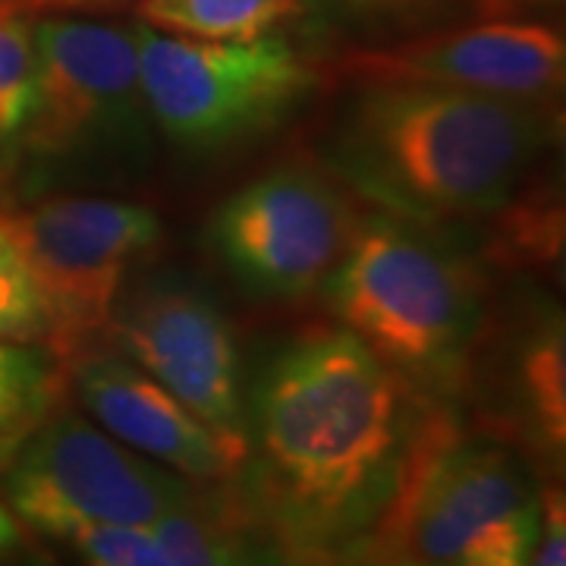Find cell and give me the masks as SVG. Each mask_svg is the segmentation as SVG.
I'll return each instance as SVG.
<instances>
[{"label": "cell", "mask_w": 566, "mask_h": 566, "mask_svg": "<svg viewBox=\"0 0 566 566\" xmlns=\"http://www.w3.org/2000/svg\"><path fill=\"white\" fill-rule=\"evenodd\" d=\"M3 223L35 274L51 315L48 349L61 363L107 337L126 274L164 243L148 205L104 196H51Z\"/></svg>", "instance_id": "7"}, {"label": "cell", "mask_w": 566, "mask_h": 566, "mask_svg": "<svg viewBox=\"0 0 566 566\" xmlns=\"http://www.w3.org/2000/svg\"><path fill=\"white\" fill-rule=\"evenodd\" d=\"M66 371L41 344L0 340V472L63 403Z\"/></svg>", "instance_id": "13"}, {"label": "cell", "mask_w": 566, "mask_h": 566, "mask_svg": "<svg viewBox=\"0 0 566 566\" xmlns=\"http://www.w3.org/2000/svg\"><path fill=\"white\" fill-rule=\"evenodd\" d=\"M155 532L161 535L177 566H252L245 542L227 526L218 510L196 497L186 510L170 513Z\"/></svg>", "instance_id": "16"}, {"label": "cell", "mask_w": 566, "mask_h": 566, "mask_svg": "<svg viewBox=\"0 0 566 566\" xmlns=\"http://www.w3.org/2000/svg\"><path fill=\"white\" fill-rule=\"evenodd\" d=\"M151 123L189 151H218L274 129L318 88V70L283 35L202 41L136 22Z\"/></svg>", "instance_id": "4"}, {"label": "cell", "mask_w": 566, "mask_h": 566, "mask_svg": "<svg viewBox=\"0 0 566 566\" xmlns=\"http://www.w3.org/2000/svg\"><path fill=\"white\" fill-rule=\"evenodd\" d=\"M538 523L542 494L501 447L441 450L409 497V545L422 566H528Z\"/></svg>", "instance_id": "10"}, {"label": "cell", "mask_w": 566, "mask_h": 566, "mask_svg": "<svg viewBox=\"0 0 566 566\" xmlns=\"http://www.w3.org/2000/svg\"><path fill=\"white\" fill-rule=\"evenodd\" d=\"M340 73L356 85L419 82L488 98L554 104V95L564 92L566 41L542 22H475L387 48L349 51Z\"/></svg>", "instance_id": "11"}, {"label": "cell", "mask_w": 566, "mask_h": 566, "mask_svg": "<svg viewBox=\"0 0 566 566\" xmlns=\"http://www.w3.org/2000/svg\"><path fill=\"white\" fill-rule=\"evenodd\" d=\"M305 0H139L145 25L202 41H252L296 20Z\"/></svg>", "instance_id": "14"}, {"label": "cell", "mask_w": 566, "mask_h": 566, "mask_svg": "<svg viewBox=\"0 0 566 566\" xmlns=\"http://www.w3.org/2000/svg\"><path fill=\"white\" fill-rule=\"evenodd\" d=\"M0 3H3V0H0Z\"/></svg>", "instance_id": "26"}, {"label": "cell", "mask_w": 566, "mask_h": 566, "mask_svg": "<svg viewBox=\"0 0 566 566\" xmlns=\"http://www.w3.org/2000/svg\"><path fill=\"white\" fill-rule=\"evenodd\" d=\"M0 479L13 520L61 542L82 526L155 528L199 497L192 482L63 406L39 424Z\"/></svg>", "instance_id": "5"}, {"label": "cell", "mask_w": 566, "mask_h": 566, "mask_svg": "<svg viewBox=\"0 0 566 566\" xmlns=\"http://www.w3.org/2000/svg\"><path fill=\"white\" fill-rule=\"evenodd\" d=\"M63 371L102 431L186 482L218 485L243 469L208 424L120 353L85 346L63 363Z\"/></svg>", "instance_id": "12"}, {"label": "cell", "mask_w": 566, "mask_h": 566, "mask_svg": "<svg viewBox=\"0 0 566 566\" xmlns=\"http://www.w3.org/2000/svg\"><path fill=\"white\" fill-rule=\"evenodd\" d=\"M322 10L346 22H363L371 29L381 25H416L444 10L450 0H315Z\"/></svg>", "instance_id": "20"}, {"label": "cell", "mask_w": 566, "mask_h": 566, "mask_svg": "<svg viewBox=\"0 0 566 566\" xmlns=\"http://www.w3.org/2000/svg\"><path fill=\"white\" fill-rule=\"evenodd\" d=\"M25 10H51V13H123L139 0H20Z\"/></svg>", "instance_id": "22"}, {"label": "cell", "mask_w": 566, "mask_h": 566, "mask_svg": "<svg viewBox=\"0 0 566 566\" xmlns=\"http://www.w3.org/2000/svg\"><path fill=\"white\" fill-rule=\"evenodd\" d=\"M403 566H422V564H403Z\"/></svg>", "instance_id": "25"}, {"label": "cell", "mask_w": 566, "mask_h": 566, "mask_svg": "<svg viewBox=\"0 0 566 566\" xmlns=\"http://www.w3.org/2000/svg\"><path fill=\"white\" fill-rule=\"evenodd\" d=\"M3 145H7V136H3V129H0V148H3Z\"/></svg>", "instance_id": "24"}, {"label": "cell", "mask_w": 566, "mask_h": 566, "mask_svg": "<svg viewBox=\"0 0 566 566\" xmlns=\"http://www.w3.org/2000/svg\"><path fill=\"white\" fill-rule=\"evenodd\" d=\"M35 85V22L20 0L0 3V129L17 139Z\"/></svg>", "instance_id": "17"}, {"label": "cell", "mask_w": 566, "mask_h": 566, "mask_svg": "<svg viewBox=\"0 0 566 566\" xmlns=\"http://www.w3.org/2000/svg\"><path fill=\"white\" fill-rule=\"evenodd\" d=\"M151 114L142 95L136 25L48 17L35 22V85L17 142L35 161L136 151Z\"/></svg>", "instance_id": "6"}, {"label": "cell", "mask_w": 566, "mask_h": 566, "mask_svg": "<svg viewBox=\"0 0 566 566\" xmlns=\"http://www.w3.org/2000/svg\"><path fill=\"white\" fill-rule=\"evenodd\" d=\"M528 566H566V506L560 488L542 491V523Z\"/></svg>", "instance_id": "21"}, {"label": "cell", "mask_w": 566, "mask_h": 566, "mask_svg": "<svg viewBox=\"0 0 566 566\" xmlns=\"http://www.w3.org/2000/svg\"><path fill=\"white\" fill-rule=\"evenodd\" d=\"M523 390L528 412L545 441L564 450L566 441V346L560 318L532 337L523 353Z\"/></svg>", "instance_id": "15"}, {"label": "cell", "mask_w": 566, "mask_h": 566, "mask_svg": "<svg viewBox=\"0 0 566 566\" xmlns=\"http://www.w3.org/2000/svg\"><path fill=\"white\" fill-rule=\"evenodd\" d=\"M107 337L117 353L170 390L245 465L249 412L243 359L230 322L199 290L151 283L120 296Z\"/></svg>", "instance_id": "9"}, {"label": "cell", "mask_w": 566, "mask_h": 566, "mask_svg": "<svg viewBox=\"0 0 566 566\" xmlns=\"http://www.w3.org/2000/svg\"><path fill=\"white\" fill-rule=\"evenodd\" d=\"M293 523H359L387 494L406 438V378L346 327H315L268 365L249 434Z\"/></svg>", "instance_id": "2"}, {"label": "cell", "mask_w": 566, "mask_h": 566, "mask_svg": "<svg viewBox=\"0 0 566 566\" xmlns=\"http://www.w3.org/2000/svg\"><path fill=\"white\" fill-rule=\"evenodd\" d=\"M0 340L51 344V315L35 274L0 214Z\"/></svg>", "instance_id": "18"}, {"label": "cell", "mask_w": 566, "mask_h": 566, "mask_svg": "<svg viewBox=\"0 0 566 566\" xmlns=\"http://www.w3.org/2000/svg\"><path fill=\"white\" fill-rule=\"evenodd\" d=\"M356 230L359 218L337 182L308 164H283L218 205L208 240L249 290L300 300L334 274Z\"/></svg>", "instance_id": "8"}, {"label": "cell", "mask_w": 566, "mask_h": 566, "mask_svg": "<svg viewBox=\"0 0 566 566\" xmlns=\"http://www.w3.org/2000/svg\"><path fill=\"white\" fill-rule=\"evenodd\" d=\"M557 133L554 104L371 82L344 107L327 161L381 214L428 230L504 211Z\"/></svg>", "instance_id": "1"}, {"label": "cell", "mask_w": 566, "mask_h": 566, "mask_svg": "<svg viewBox=\"0 0 566 566\" xmlns=\"http://www.w3.org/2000/svg\"><path fill=\"white\" fill-rule=\"evenodd\" d=\"M324 290L340 327L403 378L450 381L479 334L472 264L390 214L359 221Z\"/></svg>", "instance_id": "3"}, {"label": "cell", "mask_w": 566, "mask_h": 566, "mask_svg": "<svg viewBox=\"0 0 566 566\" xmlns=\"http://www.w3.org/2000/svg\"><path fill=\"white\" fill-rule=\"evenodd\" d=\"M17 542H20V526H17V520H13V513L7 510V504L0 501V554L10 551Z\"/></svg>", "instance_id": "23"}, {"label": "cell", "mask_w": 566, "mask_h": 566, "mask_svg": "<svg viewBox=\"0 0 566 566\" xmlns=\"http://www.w3.org/2000/svg\"><path fill=\"white\" fill-rule=\"evenodd\" d=\"M63 542L80 551L85 566H177L155 528L82 526Z\"/></svg>", "instance_id": "19"}]
</instances>
